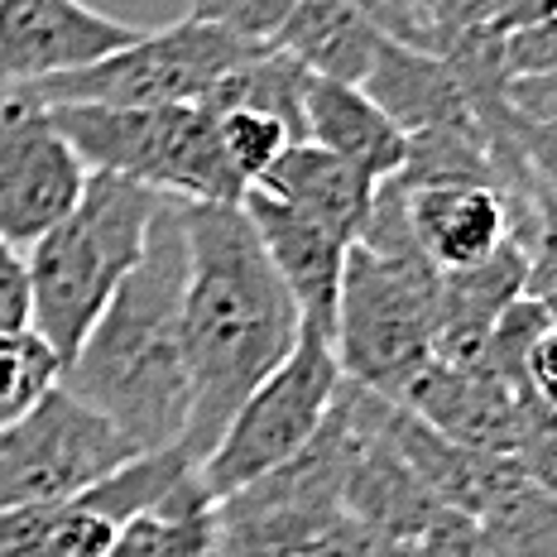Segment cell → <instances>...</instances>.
Returning <instances> with one entry per match:
<instances>
[{
  "label": "cell",
  "mask_w": 557,
  "mask_h": 557,
  "mask_svg": "<svg viewBox=\"0 0 557 557\" xmlns=\"http://www.w3.org/2000/svg\"><path fill=\"white\" fill-rule=\"evenodd\" d=\"M188 278H183V366L188 428L183 451L202 461L240 399L294 351L304 318L274 274L240 202H178Z\"/></svg>",
  "instance_id": "obj_1"
},
{
  "label": "cell",
  "mask_w": 557,
  "mask_h": 557,
  "mask_svg": "<svg viewBox=\"0 0 557 557\" xmlns=\"http://www.w3.org/2000/svg\"><path fill=\"white\" fill-rule=\"evenodd\" d=\"M183 278H188L183 207L164 197L139 264L121 278L97 327L63 366V385L97 413H107L139 451L183 447L188 428Z\"/></svg>",
  "instance_id": "obj_2"
},
{
  "label": "cell",
  "mask_w": 557,
  "mask_h": 557,
  "mask_svg": "<svg viewBox=\"0 0 557 557\" xmlns=\"http://www.w3.org/2000/svg\"><path fill=\"white\" fill-rule=\"evenodd\" d=\"M159 202L164 197L145 183L91 169L73 212L29 246V332L63 366L97 327L121 278L139 264Z\"/></svg>",
  "instance_id": "obj_3"
},
{
  "label": "cell",
  "mask_w": 557,
  "mask_h": 557,
  "mask_svg": "<svg viewBox=\"0 0 557 557\" xmlns=\"http://www.w3.org/2000/svg\"><path fill=\"white\" fill-rule=\"evenodd\" d=\"M87 169L121 173L173 202H240L250 188L231 169L216 115L183 107H49Z\"/></svg>",
  "instance_id": "obj_4"
},
{
  "label": "cell",
  "mask_w": 557,
  "mask_h": 557,
  "mask_svg": "<svg viewBox=\"0 0 557 557\" xmlns=\"http://www.w3.org/2000/svg\"><path fill=\"white\" fill-rule=\"evenodd\" d=\"M437 274L443 270H433L423 255L389 260L366 246L346 250L332 351L351 385L399 404L433 366Z\"/></svg>",
  "instance_id": "obj_5"
},
{
  "label": "cell",
  "mask_w": 557,
  "mask_h": 557,
  "mask_svg": "<svg viewBox=\"0 0 557 557\" xmlns=\"http://www.w3.org/2000/svg\"><path fill=\"white\" fill-rule=\"evenodd\" d=\"M260 49L264 44L183 15L178 25L139 29L125 49L49 77L25 97L39 107H183V101H202L231 67H240Z\"/></svg>",
  "instance_id": "obj_6"
},
{
  "label": "cell",
  "mask_w": 557,
  "mask_h": 557,
  "mask_svg": "<svg viewBox=\"0 0 557 557\" xmlns=\"http://www.w3.org/2000/svg\"><path fill=\"white\" fill-rule=\"evenodd\" d=\"M342 380L346 375L336 366L332 342L322 332L304 327L294 351L240 399V409L231 413L216 447L197 461L202 491L212 500H222V495L240 491V485L260 481L264 471L284 467L288 457H298L318 437Z\"/></svg>",
  "instance_id": "obj_7"
},
{
  "label": "cell",
  "mask_w": 557,
  "mask_h": 557,
  "mask_svg": "<svg viewBox=\"0 0 557 557\" xmlns=\"http://www.w3.org/2000/svg\"><path fill=\"white\" fill-rule=\"evenodd\" d=\"M139 447L58 380L0 428V509L63 505L121 471Z\"/></svg>",
  "instance_id": "obj_8"
},
{
  "label": "cell",
  "mask_w": 557,
  "mask_h": 557,
  "mask_svg": "<svg viewBox=\"0 0 557 557\" xmlns=\"http://www.w3.org/2000/svg\"><path fill=\"white\" fill-rule=\"evenodd\" d=\"M87 164L67 135L53 125L49 107L25 91L0 97V240L29 250L53 231L87 188Z\"/></svg>",
  "instance_id": "obj_9"
},
{
  "label": "cell",
  "mask_w": 557,
  "mask_h": 557,
  "mask_svg": "<svg viewBox=\"0 0 557 557\" xmlns=\"http://www.w3.org/2000/svg\"><path fill=\"white\" fill-rule=\"evenodd\" d=\"M135 25L83 0H0V91H29L135 39Z\"/></svg>",
  "instance_id": "obj_10"
},
{
  "label": "cell",
  "mask_w": 557,
  "mask_h": 557,
  "mask_svg": "<svg viewBox=\"0 0 557 557\" xmlns=\"http://www.w3.org/2000/svg\"><path fill=\"white\" fill-rule=\"evenodd\" d=\"M255 236H260L264 255H270L274 274L284 278L288 298H294L298 318L308 332H322L332 342V322H336V294H342V270H346V250L351 240L336 236L332 226L312 222L298 207L278 202V197L250 188L240 197Z\"/></svg>",
  "instance_id": "obj_11"
},
{
  "label": "cell",
  "mask_w": 557,
  "mask_h": 557,
  "mask_svg": "<svg viewBox=\"0 0 557 557\" xmlns=\"http://www.w3.org/2000/svg\"><path fill=\"white\" fill-rule=\"evenodd\" d=\"M361 91L399 125L404 135L418 131H481L467 107L457 73L443 53H423L413 44H399L385 34L375 63H370Z\"/></svg>",
  "instance_id": "obj_12"
},
{
  "label": "cell",
  "mask_w": 557,
  "mask_h": 557,
  "mask_svg": "<svg viewBox=\"0 0 557 557\" xmlns=\"http://www.w3.org/2000/svg\"><path fill=\"white\" fill-rule=\"evenodd\" d=\"M409 193V226L433 270H471L509 240V212L500 188L481 183H437Z\"/></svg>",
  "instance_id": "obj_13"
},
{
  "label": "cell",
  "mask_w": 557,
  "mask_h": 557,
  "mask_svg": "<svg viewBox=\"0 0 557 557\" xmlns=\"http://www.w3.org/2000/svg\"><path fill=\"white\" fill-rule=\"evenodd\" d=\"M529 288V260L515 240H505L491 260L471 270H443L437 274V322H433V361L467 366L475 361L481 342L500 322V312L524 298Z\"/></svg>",
  "instance_id": "obj_14"
},
{
  "label": "cell",
  "mask_w": 557,
  "mask_h": 557,
  "mask_svg": "<svg viewBox=\"0 0 557 557\" xmlns=\"http://www.w3.org/2000/svg\"><path fill=\"white\" fill-rule=\"evenodd\" d=\"M380 44H385V29L356 0H294L284 25L274 29L270 49L294 58L308 77L361 87Z\"/></svg>",
  "instance_id": "obj_15"
},
{
  "label": "cell",
  "mask_w": 557,
  "mask_h": 557,
  "mask_svg": "<svg viewBox=\"0 0 557 557\" xmlns=\"http://www.w3.org/2000/svg\"><path fill=\"white\" fill-rule=\"evenodd\" d=\"M304 139L332 149L336 159L356 164L375 183L394 178L409 154V135L389 121L361 87L308 77L304 83Z\"/></svg>",
  "instance_id": "obj_16"
},
{
  "label": "cell",
  "mask_w": 557,
  "mask_h": 557,
  "mask_svg": "<svg viewBox=\"0 0 557 557\" xmlns=\"http://www.w3.org/2000/svg\"><path fill=\"white\" fill-rule=\"evenodd\" d=\"M255 188L278 197V202H288V207H298L304 216L332 226L336 236H346L356 246L380 183L356 164H346V159H336L332 149L312 145V139H294Z\"/></svg>",
  "instance_id": "obj_17"
},
{
  "label": "cell",
  "mask_w": 557,
  "mask_h": 557,
  "mask_svg": "<svg viewBox=\"0 0 557 557\" xmlns=\"http://www.w3.org/2000/svg\"><path fill=\"white\" fill-rule=\"evenodd\" d=\"M115 524L83 500L0 509V557H101Z\"/></svg>",
  "instance_id": "obj_18"
},
{
  "label": "cell",
  "mask_w": 557,
  "mask_h": 557,
  "mask_svg": "<svg viewBox=\"0 0 557 557\" xmlns=\"http://www.w3.org/2000/svg\"><path fill=\"white\" fill-rule=\"evenodd\" d=\"M475 524L491 557H557V491L519 475L475 515Z\"/></svg>",
  "instance_id": "obj_19"
},
{
  "label": "cell",
  "mask_w": 557,
  "mask_h": 557,
  "mask_svg": "<svg viewBox=\"0 0 557 557\" xmlns=\"http://www.w3.org/2000/svg\"><path fill=\"white\" fill-rule=\"evenodd\" d=\"M101 557H212V500L125 519Z\"/></svg>",
  "instance_id": "obj_20"
},
{
  "label": "cell",
  "mask_w": 557,
  "mask_h": 557,
  "mask_svg": "<svg viewBox=\"0 0 557 557\" xmlns=\"http://www.w3.org/2000/svg\"><path fill=\"white\" fill-rule=\"evenodd\" d=\"M58 380H63V361H58L34 332L0 336V428L15 423Z\"/></svg>",
  "instance_id": "obj_21"
},
{
  "label": "cell",
  "mask_w": 557,
  "mask_h": 557,
  "mask_svg": "<svg viewBox=\"0 0 557 557\" xmlns=\"http://www.w3.org/2000/svg\"><path fill=\"white\" fill-rule=\"evenodd\" d=\"M216 115V135H222V149L231 159V169L240 173V183L255 188V183L270 173V164L294 145V131H288L278 115H264V111H212Z\"/></svg>",
  "instance_id": "obj_22"
},
{
  "label": "cell",
  "mask_w": 557,
  "mask_h": 557,
  "mask_svg": "<svg viewBox=\"0 0 557 557\" xmlns=\"http://www.w3.org/2000/svg\"><path fill=\"white\" fill-rule=\"evenodd\" d=\"M288 10H294V0H188V20L222 25L255 44H270Z\"/></svg>",
  "instance_id": "obj_23"
},
{
  "label": "cell",
  "mask_w": 557,
  "mask_h": 557,
  "mask_svg": "<svg viewBox=\"0 0 557 557\" xmlns=\"http://www.w3.org/2000/svg\"><path fill=\"white\" fill-rule=\"evenodd\" d=\"M553 67H557V15L539 20V25L500 34V73H505V83L509 77L553 73Z\"/></svg>",
  "instance_id": "obj_24"
},
{
  "label": "cell",
  "mask_w": 557,
  "mask_h": 557,
  "mask_svg": "<svg viewBox=\"0 0 557 557\" xmlns=\"http://www.w3.org/2000/svg\"><path fill=\"white\" fill-rule=\"evenodd\" d=\"M409 548L413 557H491V548L481 539V524L471 515H461V509H443Z\"/></svg>",
  "instance_id": "obj_25"
},
{
  "label": "cell",
  "mask_w": 557,
  "mask_h": 557,
  "mask_svg": "<svg viewBox=\"0 0 557 557\" xmlns=\"http://www.w3.org/2000/svg\"><path fill=\"white\" fill-rule=\"evenodd\" d=\"M509 135H515V149H519V159H524L533 197L557 202V125H529V121L509 115Z\"/></svg>",
  "instance_id": "obj_26"
},
{
  "label": "cell",
  "mask_w": 557,
  "mask_h": 557,
  "mask_svg": "<svg viewBox=\"0 0 557 557\" xmlns=\"http://www.w3.org/2000/svg\"><path fill=\"white\" fill-rule=\"evenodd\" d=\"M29 332V270L25 250L0 240V336Z\"/></svg>",
  "instance_id": "obj_27"
},
{
  "label": "cell",
  "mask_w": 557,
  "mask_h": 557,
  "mask_svg": "<svg viewBox=\"0 0 557 557\" xmlns=\"http://www.w3.org/2000/svg\"><path fill=\"white\" fill-rule=\"evenodd\" d=\"M500 91H505V107L515 121L557 125V67L553 73H533V77H509Z\"/></svg>",
  "instance_id": "obj_28"
},
{
  "label": "cell",
  "mask_w": 557,
  "mask_h": 557,
  "mask_svg": "<svg viewBox=\"0 0 557 557\" xmlns=\"http://www.w3.org/2000/svg\"><path fill=\"white\" fill-rule=\"evenodd\" d=\"M312 557H413V548L404 539H389V533H380V529L342 519V529H336Z\"/></svg>",
  "instance_id": "obj_29"
},
{
  "label": "cell",
  "mask_w": 557,
  "mask_h": 557,
  "mask_svg": "<svg viewBox=\"0 0 557 557\" xmlns=\"http://www.w3.org/2000/svg\"><path fill=\"white\" fill-rule=\"evenodd\" d=\"M524 394L557 409V322H543L524 351Z\"/></svg>",
  "instance_id": "obj_30"
},
{
  "label": "cell",
  "mask_w": 557,
  "mask_h": 557,
  "mask_svg": "<svg viewBox=\"0 0 557 557\" xmlns=\"http://www.w3.org/2000/svg\"><path fill=\"white\" fill-rule=\"evenodd\" d=\"M553 15H557V0H491V10H485V29L509 34V29L539 25V20H553Z\"/></svg>",
  "instance_id": "obj_31"
},
{
  "label": "cell",
  "mask_w": 557,
  "mask_h": 557,
  "mask_svg": "<svg viewBox=\"0 0 557 557\" xmlns=\"http://www.w3.org/2000/svg\"><path fill=\"white\" fill-rule=\"evenodd\" d=\"M529 298H533V304H539L543 312H548V322H557V274H553V278H543V284L533 288Z\"/></svg>",
  "instance_id": "obj_32"
},
{
  "label": "cell",
  "mask_w": 557,
  "mask_h": 557,
  "mask_svg": "<svg viewBox=\"0 0 557 557\" xmlns=\"http://www.w3.org/2000/svg\"><path fill=\"white\" fill-rule=\"evenodd\" d=\"M356 5H366V10H370V0H356Z\"/></svg>",
  "instance_id": "obj_33"
}]
</instances>
